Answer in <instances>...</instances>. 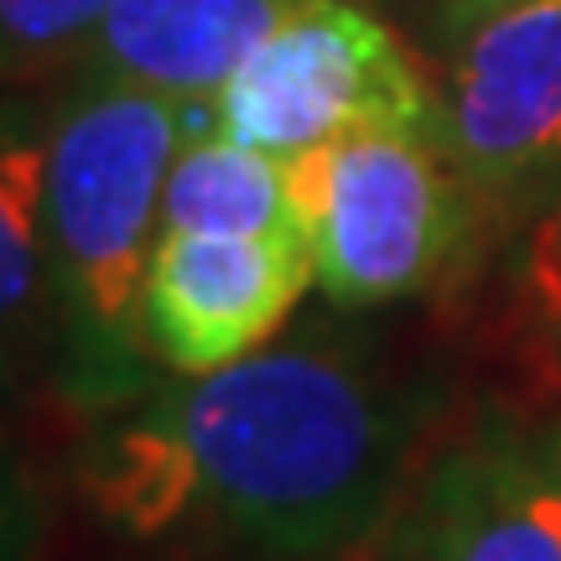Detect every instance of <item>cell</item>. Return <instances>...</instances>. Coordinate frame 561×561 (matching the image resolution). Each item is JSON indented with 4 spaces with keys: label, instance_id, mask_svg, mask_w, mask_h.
I'll return each mask as SVG.
<instances>
[{
    "label": "cell",
    "instance_id": "cell-10",
    "mask_svg": "<svg viewBox=\"0 0 561 561\" xmlns=\"http://www.w3.org/2000/svg\"><path fill=\"white\" fill-rule=\"evenodd\" d=\"M161 234H301L286 161L224 130L187 136L161 187Z\"/></svg>",
    "mask_w": 561,
    "mask_h": 561
},
{
    "label": "cell",
    "instance_id": "cell-4",
    "mask_svg": "<svg viewBox=\"0 0 561 561\" xmlns=\"http://www.w3.org/2000/svg\"><path fill=\"white\" fill-rule=\"evenodd\" d=\"M224 136L271 157L364 130L442 125L416 58L354 0H301L214 94Z\"/></svg>",
    "mask_w": 561,
    "mask_h": 561
},
{
    "label": "cell",
    "instance_id": "cell-12",
    "mask_svg": "<svg viewBox=\"0 0 561 561\" xmlns=\"http://www.w3.org/2000/svg\"><path fill=\"white\" fill-rule=\"evenodd\" d=\"M47 515L26 462L11 442L0 437V561H42Z\"/></svg>",
    "mask_w": 561,
    "mask_h": 561
},
{
    "label": "cell",
    "instance_id": "cell-3",
    "mask_svg": "<svg viewBox=\"0 0 561 561\" xmlns=\"http://www.w3.org/2000/svg\"><path fill=\"white\" fill-rule=\"evenodd\" d=\"M312 286L333 307H385L437 286L468 234V193L447 121L364 130L286 157Z\"/></svg>",
    "mask_w": 561,
    "mask_h": 561
},
{
    "label": "cell",
    "instance_id": "cell-15",
    "mask_svg": "<svg viewBox=\"0 0 561 561\" xmlns=\"http://www.w3.org/2000/svg\"><path fill=\"white\" fill-rule=\"evenodd\" d=\"M494 5H504V0H468L458 11V21H473V16H483V11H494Z\"/></svg>",
    "mask_w": 561,
    "mask_h": 561
},
{
    "label": "cell",
    "instance_id": "cell-5",
    "mask_svg": "<svg viewBox=\"0 0 561 561\" xmlns=\"http://www.w3.org/2000/svg\"><path fill=\"white\" fill-rule=\"evenodd\" d=\"M447 68V140L483 198L561 178V0H504L462 21Z\"/></svg>",
    "mask_w": 561,
    "mask_h": 561
},
{
    "label": "cell",
    "instance_id": "cell-14",
    "mask_svg": "<svg viewBox=\"0 0 561 561\" xmlns=\"http://www.w3.org/2000/svg\"><path fill=\"white\" fill-rule=\"evenodd\" d=\"M380 561H421L416 557V541H411V530H405V510H401V520L385 530V551Z\"/></svg>",
    "mask_w": 561,
    "mask_h": 561
},
{
    "label": "cell",
    "instance_id": "cell-8",
    "mask_svg": "<svg viewBox=\"0 0 561 561\" xmlns=\"http://www.w3.org/2000/svg\"><path fill=\"white\" fill-rule=\"evenodd\" d=\"M297 5L301 0H115L73 73L203 104Z\"/></svg>",
    "mask_w": 561,
    "mask_h": 561
},
{
    "label": "cell",
    "instance_id": "cell-11",
    "mask_svg": "<svg viewBox=\"0 0 561 561\" xmlns=\"http://www.w3.org/2000/svg\"><path fill=\"white\" fill-rule=\"evenodd\" d=\"M115 0H0V94L73 68Z\"/></svg>",
    "mask_w": 561,
    "mask_h": 561
},
{
    "label": "cell",
    "instance_id": "cell-7",
    "mask_svg": "<svg viewBox=\"0 0 561 561\" xmlns=\"http://www.w3.org/2000/svg\"><path fill=\"white\" fill-rule=\"evenodd\" d=\"M312 291L301 234H161L146 271V348L167 375H214L280 339Z\"/></svg>",
    "mask_w": 561,
    "mask_h": 561
},
{
    "label": "cell",
    "instance_id": "cell-6",
    "mask_svg": "<svg viewBox=\"0 0 561 561\" xmlns=\"http://www.w3.org/2000/svg\"><path fill=\"white\" fill-rule=\"evenodd\" d=\"M405 530L421 561H561V421L479 411L421 468Z\"/></svg>",
    "mask_w": 561,
    "mask_h": 561
},
{
    "label": "cell",
    "instance_id": "cell-1",
    "mask_svg": "<svg viewBox=\"0 0 561 561\" xmlns=\"http://www.w3.org/2000/svg\"><path fill=\"white\" fill-rule=\"evenodd\" d=\"M426 421L432 390L375 343L301 328L100 416L73 479L125 541L198 536L255 561H333L401 520Z\"/></svg>",
    "mask_w": 561,
    "mask_h": 561
},
{
    "label": "cell",
    "instance_id": "cell-16",
    "mask_svg": "<svg viewBox=\"0 0 561 561\" xmlns=\"http://www.w3.org/2000/svg\"><path fill=\"white\" fill-rule=\"evenodd\" d=\"M447 5H453V16H458V11H462V5H468V0H447Z\"/></svg>",
    "mask_w": 561,
    "mask_h": 561
},
{
    "label": "cell",
    "instance_id": "cell-2",
    "mask_svg": "<svg viewBox=\"0 0 561 561\" xmlns=\"http://www.w3.org/2000/svg\"><path fill=\"white\" fill-rule=\"evenodd\" d=\"M47 104L53 380L73 411L100 421L161 385L146 348V271L187 104L94 73H68Z\"/></svg>",
    "mask_w": 561,
    "mask_h": 561
},
{
    "label": "cell",
    "instance_id": "cell-17",
    "mask_svg": "<svg viewBox=\"0 0 561 561\" xmlns=\"http://www.w3.org/2000/svg\"><path fill=\"white\" fill-rule=\"evenodd\" d=\"M557 229H561V224H557Z\"/></svg>",
    "mask_w": 561,
    "mask_h": 561
},
{
    "label": "cell",
    "instance_id": "cell-9",
    "mask_svg": "<svg viewBox=\"0 0 561 561\" xmlns=\"http://www.w3.org/2000/svg\"><path fill=\"white\" fill-rule=\"evenodd\" d=\"M47 110L26 89L0 94V390L53 369Z\"/></svg>",
    "mask_w": 561,
    "mask_h": 561
},
{
    "label": "cell",
    "instance_id": "cell-13",
    "mask_svg": "<svg viewBox=\"0 0 561 561\" xmlns=\"http://www.w3.org/2000/svg\"><path fill=\"white\" fill-rule=\"evenodd\" d=\"M536 291H541V312L561 364V229H551V244H541V255H536Z\"/></svg>",
    "mask_w": 561,
    "mask_h": 561
}]
</instances>
